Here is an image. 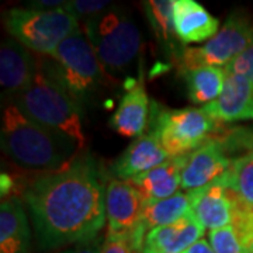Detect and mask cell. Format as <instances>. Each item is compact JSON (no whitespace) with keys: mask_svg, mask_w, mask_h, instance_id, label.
Here are the masks:
<instances>
[{"mask_svg":"<svg viewBox=\"0 0 253 253\" xmlns=\"http://www.w3.org/2000/svg\"><path fill=\"white\" fill-rule=\"evenodd\" d=\"M101 253H135L132 244L128 238H113L106 236Z\"/></svg>","mask_w":253,"mask_h":253,"instance_id":"4316f807","label":"cell"},{"mask_svg":"<svg viewBox=\"0 0 253 253\" xmlns=\"http://www.w3.org/2000/svg\"><path fill=\"white\" fill-rule=\"evenodd\" d=\"M234 162L212 135L199 149L187 155L181 172V189L190 191L207 186L225 174Z\"/></svg>","mask_w":253,"mask_h":253,"instance_id":"8fae6325","label":"cell"},{"mask_svg":"<svg viewBox=\"0 0 253 253\" xmlns=\"http://www.w3.org/2000/svg\"><path fill=\"white\" fill-rule=\"evenodd\" d=\"M152 129L169 156L176 158L206 144L218 131V123L203 109H159L155 113Z\"/></svg>","mask_w":253,"mask_h":253,"instance_id":"52a82bcc","label":"cell"},{"mask_svg":"<svg viewBox=\"0 0 253 253\" xmlns=\"http://www.w3.org/2000/svg\"><path fill=\"white\" fill-rule=\"evenodd\" d=\"M253 41V24L244 13H234L204 45L184 48L177 55L180 73L201 66L225 68Z\"/></svg>","mask_w":253,"mask_h":253,"instance_id":"ba28073f","label":"cell"},{"mask_svg":"<svg viewBox=\"0 0 253 253\" xmlns=\"http://www.w3.org/2000/svg\"><path fill=\"white\" fill-rule=\"evenodd\" d=\"M65 6H66V1H62V0H34V1L27 3V9L41 10V11L65 9Z\"/></svg>","mask_w":253,"mask_h":253,"instance_id":"f1b7e54d","label":"cell"},{"mask_svg":"<svg viewBox=\"0 0 253 253\" xmlns=\"http://www.w3.org/2000/svg\"><path fill=\"white\" fill-rule=\"evenodd\" d=\"M40 71L59 84L79 106L101 86L116 84L101 68L99 58L81 28L69 36L44 62Z\"/></svg>","mask_w":253,"mask_h":253,"instance_id":"3957f363","label":"cell"},{"mask_svg":"<svg viewBox=\"0 0 253 253\" xmlns=\"http://www.w3.org/2000/svg\"><path fill=\"white\" fill-rule=\"evenodd\" d=\"M187 83L189 99L194 104L207 106L219 97L224 90L226 73L224 68L201 66L183 73Z\"/></svg>","mask_w":253,"mask_h":253,"instance_id":"44dd1931","label":"cell"},{"mask_svg":"<svg viewBox=\"0 0 253 253\" xmlns=\"http://www.w3.org/2000/svg\"><path fill=\"white\" fill-rule=\"evenodd\" d=\"M183 253H215L214 248L211 246L210 241L201 238L196 244H193L189 249H186Z\"/></svg>","mask_w":253,"mask_h":253,"instance_id":"f546056e","label":"cell"},{"mask_svg":"<svg viewBox=\"0 0 253 253\" xmlns=\"http://www.w3.org/2000/svg\"><path fill=\"white\" fill-rule=\"evenodd\" d=\"M189 211H191V207L187 193H176L169 199L145 201L139 226L131 238V244L135 253L141 252L145 235L149 231L158 226L170 225L184 217Z\"/></svg>","mask_w":253,"mask_h":253,"instance_id":"ffe728a7","label":"cell"},{"mask_svg":"<svg viewBox=\"0 0 253 253\" xmlns=\"http://www.w3.org/2000/svg\"><path fill=\"white\" fill-rule=\"evenodd\" d=\"M26 117L71 136L84 146L81 106L59 84L40 71L26 90L13 96V103Z\"/></svg>","mask_w":253,"mask_h":253,"instance_id":"5b68a950","label":"cell"},{"mask_svg":"<svg viewBox=\"0 0 253 253\" xmlns=\"http://www.w3.org/2000/svg\"><path fill=\"white\" fill-rule=\"evenodd\" d=\"M174 33L183 45L210 41L219 31V20L196 0H173Z\"/></svg>","mask_w":253,"mask_h":253,"instance_id":"2e32d148","label":"cell"},{"mask_svg":"<svg viewBox=\"0 0 253 253\" xmlns=\"http://www.w3.org/2000/svg\"><path fill=\"white\" fill-rule=\"evenodd\" d=\"M106 190L99 163L89 154L30 181L23 201L38 251H56L96 239L106 224Z\"/></svg>","mask_w":253,"mask_h":253,"instance_id":"6da1fadb","label":"cell"},{"mask_svg":"<svg viewBox=\"0 0 253 253\" xmlns=\"http://www.w3.org/2000/svg\"><path fill=\"white\" fill-rule=\"evenodd\" d=\"M38 73V61L30 49L14 38L3 40L0 46V84L3 96L26 90Z\"/></svg>","mask_w":253,"mask_h":253,"instance_id":"4fadbf2b","label":"cell"},{"mask_svg":"<svg viewBox=\"0 0 253 253\" xmlns=\"http://www.w3.org/2000/svg\"><path fill=\"white\" fill-rule=\"evenodd\" d=\"M144 10L156 40L163 48L176 54L179 40L173 26V0H148L144 1Z\"/></svg>","mask_w":253,"mask_h":253,"instance_id":"603a6c76","label":"cell"},{"mask_svg":"<svg viewBox=\"0 0 253 253\" xmlns=\"http://www.w3.org/2000/svg\"><path fill=\"white\" fill-rule=\"evenodd\" d=\"M204 226L189 211L170 225L158 226L145 235L139 253H183L204 235Z\"/></svg>","mask_w":253,"mask_h":253,"instance_id":"9a60e30c","label":"cell"},{"mask_svg":"<svg viewBox=\"0 0 253 253\" xmlns=\"http://www.w3.org/2000/svg\"><path fill=\"white\" fill-rule=\"evenodd\" d=\"M24 201L17 196L1 199L0 253L31 252V231Z\"/></svg>","mask_w":253,"mask_h":253,"instance_id":"ac0fdd59","label":"cell"},{"mask_svg":"<svg viewBox=\"0 0 253 253\" xmlns=\"http://www.w3.org/2000/svg\"><path fill=\"white\" fill-rule=\"evenodd\" d=\"M226 176L236 197L246 206L253 207V151L236 159Z\"/></svg>","mask_w":253,"mask_h":253,"instance_id":"cb8c5ba5","label":"cell"},{"mask_svg":"<svg viewBox=\"0 0 253 253\" xmlns=\"http://www.w3.org/2000/svg\"><path fill=\"white\" fill-rule=\"evenodd\" d=\"M187 161V155L169 158L166 162L145 172L129 183L135 186L136 190L142 194L145 201L169 199L179 193L177 190L181 187V172Z\"/></svg>","mask_w":253,"mask_h":253,"instance_id":"d6986e66","label":"cell"},{"mask_svg":"<svg viewBox=\"0 0 253 253\" xmlns=\"http://www.w3.org/2000/svg\"><path fill=\"white\" fill-rule=\"evenodd\" d=\"M193 214L204 229H219L231 225L238 197L229 187L228 176L222 174L204 187L187 191Z\"/></svg>","mask_w":253,"mask_h":253,"instance_id":"30bf717a","label":"cell"},{"mask_svg":"<svg viewBox=\"0 0 253 253\" xmlns=\"http://www.w3.org/2000/svg\"><path fill=\"white\" fill-rule=\"evenodd\" d=\"M4 27L11 38L30 51L49 56L75 31L81 23L63 9L41 11L16 7L4 13Z\"/></svg>","mask_w":253,"mask_h":253,"instance_id":"8992f818","label":"cell"},{"mask_svg":"<svg viewBox=\"0 0 253 253\" xmlns=\"http://www.w3.org/2000/svg\"><path fill=\"white\" fill-rule=\"evenodd\" d=\"M170 156L165 151L154 129L136 136L111 165V173L118 180L129 181L166 162Z\"/></svg>","mask_w":253,"mask_h":253,"instance_id":"7c38bea8","label":"cell"},{"mask_svg":"<svg viewBox=\"0 0 253 253\" xmlns=\"http://www.w3.org/2000/svg\"><path fill=\"white\" fill-rule=\"evenodd\" d=\"M101 68L114 83L134 65L142 49V36L132 17L126 10L111 6L97 17L83 23Z\"/></svg>","mask_w":253,"mask_h":253,"instance_id":"277c9868","label":"cell"},{"mask_svg":"<svg viewBox=\"0 0 253 253\" xmlns=\"http://www.w3.org/2000/svg\"><path fill=\"white\" fill-rule=\"evenodd\" d=\"M208 241L215 253H253V224L239 222L210 231Z\"/></svg>","mask_w":253,"mask_h":253,"instance_id":"7402d4cb","label":"cell"},{"mask_svg":"<svg viewBox=\"0 0 253 253\" xmlns=\"http://www.w3.org/2000/svg\"><path fill=\"white\" fill-rule=\"evenodd\" d=\"M145 199L129 181L111 179L106 190V219L107 236L128 238L139 226Z\"/></svg>","mask_w":253,"mask_h":253,"instance_id":"9c48e42d","label":"cell"},{"mask_svg":"<svg viewBox=\"0 0 253 253\" xmlns=\"http://www.w3.org/2000/svg\"><path fill=\"white\" fill-rule=\"evenodd\" d=\"M224 69L226 75L244 76L253 83V41L244 52H241L235 59H232Z\"/></svg>","mask_w":253,"mask_h":253,"instance_id":"484cf974","label":"cell"},{"mask_svg":"<svg viewBox=\"0 0 253 253\" xmlns=\"http://www.w3.org/2000/svg\"><path fill=\"white\" fill-rule=\"evenodd\" d=\"M103 242L104 241L100 236H97L93 241L75 245V246H71V248H68V249H65V251L59 253H101Z\"/></svg>","mask_w":253,"mask_h":253,"instance_id":"83f0119b","label":"cell"},{"mask_svg":"<svg viewBox=\"0 0 253 253\" xmlns=\"http://www.w3.org/2000/svg\"><path fill=\"white\" fill-rule=\"evenodd\" d=\"M203 110L218 124L253 120V83L238 75H226L224 90Z\"/></svg>","mask_w":253,"mask_h":253,"instance_id":"5bb4252c","label":"cell"},{"mask_svg":"<svg viewBox=\"0 0 253 253\" xmlns=\"http://www.w3.org/2000/svg\"><path fill=\"white\" fill-rule=\"evenodd\" d=\"M151 103L142 78L126 86L117 110L110 118V126L118 135L134 138L145 134L149 120Z\"/></svg>","mask_w":253,"mask_h":253,"instance_id":"e0dca14e","label":"cell"},{"mask_svg":"<svg viewBox=\"0 0 253 253\" xmlns=\"http://www.w3.org/2000/svg\"><path fill=\"white\" fill-rule=\"evenodd\" d=\"M0 145L1 151L18 166L42 173L66 166L82 149L71 136L33 121L14 104L3 110Z\"/></svg>","mask_w":253,"mask_h":253,"instance_id":"7a4b0ae2","label":"cell"},{"mask_svg":"<svg viewBox=\"0 0 253 253\" xmlns=\"http://www.w3.org/2000/svg\"><path fill=\"white\" fill-rule=\"evenodd\" d=\"M113 6L111 1L106 0H69L66 1L65 11H68L69 14H72L73 17L79 20L87 21L90 18H94L103 14L104 11H107Z\"/></svg>","mask_w":253,"mask_h":253,"instance_id":"d4e9b609","label":"cell"}]
</instances>
